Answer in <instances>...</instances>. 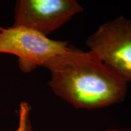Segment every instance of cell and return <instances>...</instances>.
<instances>
[{
	"instance_id": "6",
	"label": "cell",
	"mask_w": 131,
	"mask_h": 131,
	"mask_svg": "<svg viewBox=\"0 0 131 131\" xmlns=\"http://www.w3.org/2000/svg\"><path fill=\"white\" fill-rule=\"evenodd\" d=\"M106 131H129V130H119V129H108Z\"/></svg>"
},
{
	"instance_id": "3",
	"label": "cell",
	"mask_w": 131,
	"mask_h": 131,
	"mask_svg": "<svg viewBox=\"0 0 131 131\" xmlns=\"http://www.w3.org/2000/svg\"><path fill=\"white\" fill-rule=\"evenodd\" d=\"M86 45L124 81L131 82V19L121 16L104 23L88 37Z\"/></svg>"
},
{
	"instance_id": "1",
	"label": "cell",
	"mask_w": 131,
	"mask_h": 131,
	"mask_svg": "<svg viewBox=\"0 0 131 131\" xmlns=\"http://www.w3.org/2000/svg\"><path fill=\"white\" fill-rule=\"evenodd\" d=\"M50 73L49 86L75 108L95 109L122 102L127 83L94 53L70 47L44 66Z\"/></svg>"
},
{
	"instance_id": "2",
	"label": "cell",
	"mask_w": 131,
	"mask_h": 131,
	"mask_svg": "<svg viewBox=\"0 0 131 131\" xmlns=\"http://www.w3.org/2000/svg\"><path fill=\"white\" fill-rule=\"evenodd\" d=\"M70 47L68 41L51 40L32 29L0 26V53L17 57L19 68L23 72H30L38 66H44L50 58Z\"/></svg>"
},
{
	"instance_id": "4",
	"label": "cell",
	"mask_w": 131,
	"mask_h": 131,
	"mask_svg": "<svg viewBox=\"0 0 131 131\" xmlns=\"http://www.w3.org/2000/svg\"><path fill=\"white\" fill-rule=\"evenodd\" d=\"M83 11L75 0H19L15 7L13 26L47 37Z\"/></svg>"
},
{
	"instance_id": "5",
	"label": "cell",
	"mask_w": 131,
	"mask_h": 131,
	"mask_svg": "<svg viewBox=\"0 0 131 131\" xmlns=\"http://www.w3.org/2000/svg\"><path fill=\"white\" fill-rule=\"evenodd\" d=\"M31 106L26 101H22L19 104V123L16 131H32L30 120Z\"/></svg>"
}]
</instances>
